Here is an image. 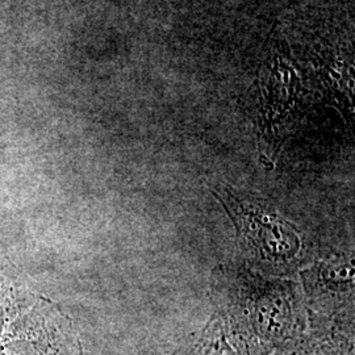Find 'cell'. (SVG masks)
<instances>
[{
	"mask_svg": "<svg viewBox=\"0 0 355 355\" xmlns=\"http://www.w3.org/2000/svg\"><path fill=\"white\" fill-rule=\"evenodd\" d=\"M227 193L229 214L259 255L270 261H288L299 250V239L290 224L263 207L239 200L228 191Z\"/></svg>",
	"mask_w": 355,
	"mask_h": 355,
	"instance_id": "obj_1",
	"label": "cell"
},
{
	"mask_svg": "<svg viewBox=\"0 0 355 355\" xmlns=\"http://www.w3.org/2000/svg\"><path fill=\"white\" fill-rule=\"evenodd\" d=\"M349 333L328 329L304 340H292L278 347L263 350L261 355H353Z\"/></svg>",
	"mask_w": 355,
	"mask_h": 355,
	"instance_id": "obj_3",
	"label": "cell"
},
{
	"mask_svg": "<svg viewBox=\"0 0 355 355\" xmlns=\"http://www.w3.org/2000/svg\"><path fill=\"white\" fill-rule=\"evenodd\" d=\"M174 355H250V343L232 328L228 318L216 315L193 343Z\"/></svg>",
	"mask_w": 355,
	"mask_h": 355,
	"instance_id": "obj_2",
	"label": "cell"
}]
</instances>
